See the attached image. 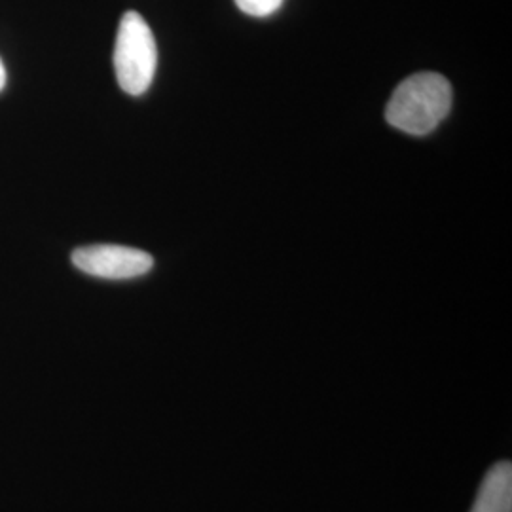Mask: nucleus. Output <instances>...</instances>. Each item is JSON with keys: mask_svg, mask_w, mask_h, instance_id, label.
I'll return each instance as SVG.
<instances>
[{"mask_svg": "<svg viewBox=\"0 0 512 512\" xmlns=\"http://www.w3.org/2000/svg\"><path fill=\"white\" fill-rule=\"evenodd\" d=\"M452 109V86L439 73H416L403 80L391 95L385 120L408 135H427Z\"/></svg>", "mask_w": 512, "mask_h": 512, "instance_id": "obj_1", "label": "nucleus"}, {"mask_svg": "<svg viewBox=\"0 0 512 512\" xmlns=\"http://www.w3.org/2000/svg\"><path fill=\"white\" fill-rule=\"evenodd\" d=\"M158 65L152 29L137 12H126L114 46V71L120 88L129 95H143L150 88Z\"/></svg>", "mask_w": 512, "mask_h": 512, "instance_id": "obj_2", "label": "nucleus"}, {"mask_svg": "<svg viewBox=\"0 0 512 512\" xmlns=\"http://www.w3.org/2000/svg\"><path fill=\"white\" fill-rule=\"evenodd\" d=\"M73 264L84 274L101 279H133L152 270L154 258L124 245H88L73 253Z\"/></svg>", "mask_w": 512, "mask_h": 512, "instance_id": "obj_3", "label": "nucleus"}, {"mask_svg": "<svg viewBox=\"0 0 512 512\" xmlns=\"http://www.w3.org/2000/svg\"><path fill=\"white\" fill-rule=\"evenodd\" d=\"M471 512H512L511 461H501L488 471Z\"/></svg>", "mask_w": 512, "mask_h": 512, "instance_id": "obj_4", "label": "nucleus"}, {"mask_svg": "<svg viewBox=\"0 0 512 512\" xmlns=\"http://www.w3.org/2000/svg\"><path fill=\"white\" fill-rule=\"evenodd\" d=\"M285 0H236L239 10L253 18H268L275 14Z\"/></svg>", "mask_w": 512, "mask_h": 512, "instance_id": "obj_5", "label": "nucleus"}, {"mask_svg": "<svg viewBox=\"0 0 512 512\" xmlns=\"http://www.w3.org/2000/svg\"><path fill=\"white\" fill-rule=\"evenodd\" d=\"M4 84H6V69H4V63H2V59H0V92H2Z\"/></svg>", "mask_w": 512, "mask_h": 512, "instance_id": "obj_6", "label": "nucleus"}]
</instances>
